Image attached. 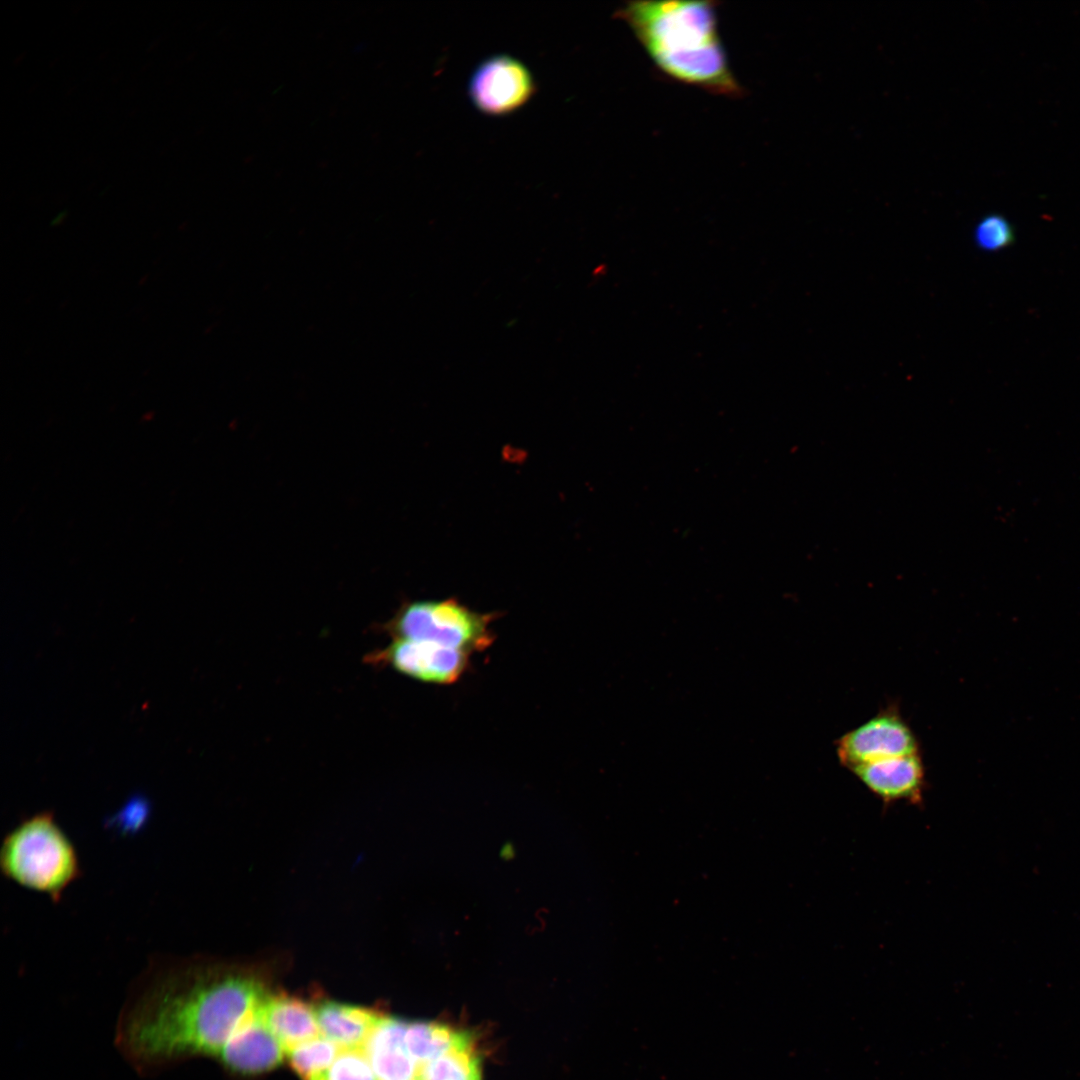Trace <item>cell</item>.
I'll return each instance as SVG.
<instances>
[{
    "label": "cell",
    "instance_id": "8992f818",
    "mask_svg": "<svg viewBox=\"0 0 1080 1080\" xmlns=\"http://www.w3.org/2000/svg\"><path fill=\"white\" fill-rule=\"evenodd\" d=\"M536 85L528 68L509 55H494L473 71L468 85L473 105L489 116H505L524 106Z\"/></svg>",
    "mask_w": 1080,
    "mask_h": 1080
},
{
    "label": "cell",
    "instance_id": "7a4b0ae2",
    "mask_svg": "<svg viewBox=\"0 0 1080 1080\" xmlns=\"http://www.w3.org/2000/svg\"><path fill=\"white\" fill-rule=\"evenodd\" d=\"M658 70L672 80L738 97L711 1H632L616 12Z\"/></svg>",
    "mask_w": 1080,
    "mask_h": 1080
},
{
    "label": "cell",
    "instance_id": "5b68a950",
    "mask_svg": "<svg viewBox=\"0 0 1080 1080\" xmlns=\"http://www.w3.org/2000/svg\"><path fill=\"white\" fill-rule=\"evenodd\" d=\"M840 763L852 768L888 758L919 753L911 727L895 707H888L842 735L836 742Z\"/></svg>",
    "mask_w": 1080,
    "mask_h": 1080
},
{
    "label": "cell",
    "instance_id": "52a82bcc",
    "mask_svg": "<svg viewBox=\"0 0 1080 1080\" xmlns=\"http://www.w3.org/2000/svg\"><path fill=\"white\" fill-rule=\"evenodd\" d=\"M471 655L434 642L394 638L371 658L423 683L451 685L470 669Z\"/></svg>",
    "mask_w": 1080,
    "mask_h": 1080
},
{
    "label": "cell",
    "instance_id": "8fae6325",
    "mask_svg": "<svg viewBox=\"0 0 1080 1080\" xmlns=\"http://www.w3.org/2000/svg\"><path fill=\"white\" fill-rule=\"evenodd\" d=\"M321 1034L342 1049H363L382 1015L375 1011L324 1001L316 1008Z\"/></svg>",
    "mask_w": 1080,
    "mask_h": 1080
},
{
    "label": "cell",
    "instance_id": "2e32d148",
    "mask_svg": "<svg viewBox=\"0 0 1080 1080\" xmlns=\"http://www.w3.org/2000/svg\"><path fill=\"white\" fill-rule=\"evenodd\" d=\"M421 1066H422V1065H421ZM416 1080H420V1077H418V1079H416Z\"/></svg>",
    "mask_w": 1080,
    "mask_h": 1080
},
{
    "label": "cell",
    "instance_id": "6da1fadb",
    "mask_svg": "<svg viewBox=\"0 0 1080 1080\" xmlns=\"http://www.w3.org/2000/svg\"><path fill=\"white\" fill-rule=\"evenodd\" d=\"M267 995L241 969L200 957L159 956L136 980L119 1016L116 1042L143 1074L196 1056L218 1059Z\"/></svg>",
    "mask_w": 1080,
    "mask_h": 1080
},
{
    "label": "cell",
    "instance_id": "5bb4252c",
    "mask_svg": "<svg viewBox=\"0 0 1080 1080\" xmlns=\"http://www.w3.org/2000/svg\"><path fill=\"white\" fill-rule=\"evenodd\" d=\"M1015 240L1014 229L1009 220L998 213L984 215L975 225L973 241L984 252H997L1009 247Z\"/></svg>",
    "mask_w": 1080,
    "mask_h": 1080
},
{
    "label": "cell",
    "instance_id": "ba28073f",
    "mask_svg": "<svg viewBox=\"0 0 1080 1080\" xmlns=\"http://www.w3.org/2000/svg\"><path fill=\"white\" fill-rule=\"evenodd\" d=\"M850 771L886 805L923 801L926 776L919 753L866 763Z\"/></svg>",
    "mask_w": 1080,
    "mask_h": 1080
},
{
    "label": "cell",
    "instance_id": "4fadbf2b",
    "mask_svg": "<svg viewBox=\"0 0 1080 1080\" xmlns=\"http://www.w3.org/2000/svg\"><path fill=\"white\" fill-rule=\"evenodd\" d=\"M377 1080H416L423 1063L412 1058L402 1046L367 1054ZM425 1063V1062H424Z\"/></svg>",
    "mask_w": 1080,
    "mask_h": 1080
},
{
    "label": "cell",
    "instance_id": "9a60e30c",
    "mask_svg": "<svg viewBox=\"0 0 1080 1080\" xmlns=\"http://www.w3.org/2000/svg\"><path fill=\"white\" fill-rule=\"evenodd\" d=\"M313 1080H377L362 1049H342L331 1066Z\"/></svg>",
    "mask_w": 1080,
    "mask_h": 1080
},
{
    "label": "cell",
    "instance_id": "30bf717a",
    "mask_svg": "<svg viewBox=\"0 0 1080 1080\" xmlns=\"http://www.w3.org/2000/svg\"><path fill=\"white\" fill-rule=\"evenodd\" d=\"M258 1015L285 1052L321 1034L315 1009L296 998L268 994Z\"/></svg>",
    "mask_w": 1080,
    "mask_h": 1080
},
{
    "label": "cell",
    "instance_id": "7c38bea8",
    "mask_svg": "<svg viewBox=\"0 0 1080 1080\" xmlns=\"http://www.w3.org/2000/svg\"><path fill=\"white\" fill-rule=\"evenodd\" d=\"M342 1050L326 1037H317L290 1049V1065L302 1080H313L323 1074Z\"/></svg>",
    "mask_w": 1080,
    "mask_h": 1080
},
{
    "label": "cell",
    "instance_id": "3957f363",
    "mask_svg": "<svg viewBox=\"0 0 1080 1080\" xmlns=\"http://www.w3.org/2000/svg\"><path fill=\"white\" fill-rule=\"evenodd\" d=\"M0 869L8 880L54 902L82 872L73 842L50 811L24 818L6 834Z\"/></svg>",
    "mask_w": 1080,
    "mask_h": 1080
},
{
    "label": "cell",
    "instance_id": "9c48e42d",
    "mask_svg": "<svg viewBox=\"0 0 1080 1080\" xmlns=\"http://www.w3.org/2000/svg\"><path fill=\"white\" fill-rule=\"evenodd\" d=\"M284 1053L282 1045L260 1019L257 1007L244 1018L218 1059L230 1071L248 1075L277 1067Z\"/></svg>",
    "mask_w": 1080,
    "mask_h": 1080
},
{
    "label": "cell",
    "instance_id": "277c9868",
    "mask_svg": "<svg viewBox=\"0 0 1080 1080\" xmlns=\"http://www.w3.org/2000/svg\"><path fill=\"white\" fill-rule=\"evenodd\" d=\"M498 617L497 612H477L454 597L413 600L403 603L385 627L394 638L434 642L472 654L493 644L491 623Z\"/></svg>",
    "mask_w": 1080,
    "mask_h": 1080
}]
</instances>
